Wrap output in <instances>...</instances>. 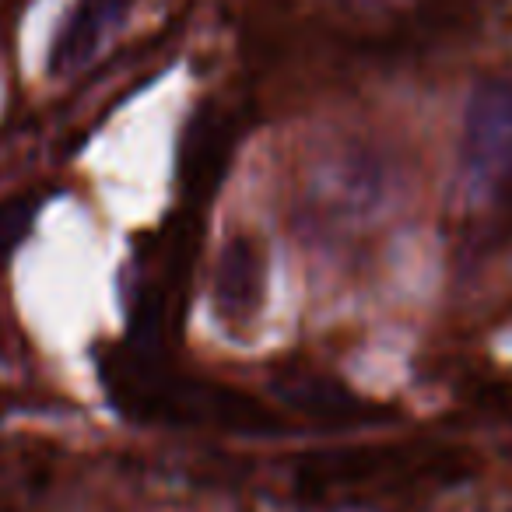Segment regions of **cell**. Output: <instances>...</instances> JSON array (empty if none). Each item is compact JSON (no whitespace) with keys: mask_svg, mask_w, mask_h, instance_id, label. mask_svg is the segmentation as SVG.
<instances>
[{"mask_svg":"<svg viewBox=\"0 0 512 512\" xmlns=\"http://www.w3.org/2000/svg\"><path fill=\"white\" fill-rule=\"evenodd\" d=\"M116 404L144 421L162 425H200L225 428V432L267 435L278 428L267 407L232 386L207 383V379H176L165 376L148 355L116 358Z\"/></svg>","mask_w":512,"mask_h":512,"instance_id":"1","label":"cell"},{"mask_svg":"<svg viewBox=\"0 0 512 512\" xmlns=\"http://www.w3.org/2000/svg\"><path fill=\"white\" fill-rule=\"evenodd\" d=\"M460 162L474 183L512 179V81L491 78L470 92L463 109Z\"/></svg>","mask_w":512,"mask_h":512,"instance_id":"2","label":"cell"},{"mask_svg":"<svg viewBox=\"0 0 512 512\" xmlns=\"http://www.w3.org/2000/svg\"><path fill=\"white\" fill-rule=\"evenodd\" d=\"M267 299V256L253 235H232L211 274L214 316L228 330H246Z\"/></svg>","mask_w":512,"mask_h":512,"instance_id":"3","label":"cell"},{"mask_svg":"<svg viewBox=\"0 0 512 512\" xmlns=\"http://www.w3.org/2000/svg\"><path fill=\"white\" fill-rule=\"evenodd\" d=\"M120 18V0H78L50 50L53 74H74L95 57Z\"/></svg>","mask_w":512,"mask_h":512,"instance_id":"4","label":"cell"},{"mask_svg":"<svg viewBox=\"0 0 512 512\" xmlns=\"http://www.w3.org/2000/svg\"><path fill=\"white\" fill-rule=\"evenodd\" d=\"M232 151V123L218 113H200L183 141V183L193 193H207L218 183Z\"/></svg>","mask_w":512,"mask_h":512,"instance_id":"5","label":"cell"},{"mask_svg":"<svg viewBox=\"0 0 512 512\" xmlns=\"http://www.w3.org/2000/svg\"><path fill=\"white\" fill-rule=\"evenodd\" d=\"M288 400L302 411H313L316 418H358L365 414V404L358 397H351L344 386L330 383V379H320V376H306L299 379L295 386H288Z\"/></svg>","mask_w":512,"mask_h":512,"instance_id":"6","label":"cell"},{"mask_svg":"<svg viewBox=\"0 0 512 512\" xmlns=\"http://www.w3.org/2000/svg\"><path fill=\"white\" fill-rule=\"evenodd\" d=\"M32 221H36V200L15 197L0 204V260H8L29 235Z\"/></svg>","mask_w":512,"mask_h":512,"instance_id":"7","label":"cell"}]
</instances>
